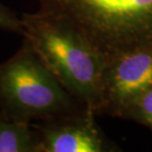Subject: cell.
I'll return each mask as SVG.
<instances>
[{
  "label": "cell",
  "instance_id": "277c9868",
  "mask_svg": "<svg viewBox=\"0 0 152 152\" xmlns=\"http://www.w3.org/2000/svg\"><path fill=\"white\" fill-rule=\"evenodd\" d=\"M152 88V50L118 56L103 66L100 113L126 117L133 104Z\"/></svg>",
  "mask_w": 152,
  "mask_h": 152
},
{
  "label": "cell",
  "instance_id": "3957f363",
  "mask_svg": "<svg viewBox=\"0 0 152 152\" xmlns=\"http://www.w3.org/2000/svg\"><path fill=\"white\" fill-rule=\"evenodd\" d=\"M66 91L26 39L0 63V112L27 123L45 121L85 108Z\"/></svg>",
  "mask_w": 152,
  "mask_h": 152
},
{
  "label": "cell",
  "instance_id": "52a82bcc",
  "mask_svg": "<svg viewBox=\"0 0 152 152\" xmlns=\"http://www.w3.org/2000/svg\"><path fill=\"white\" fill-rule=\"evenodd\" d=\"M126 118H133L152 130V88L133 104Z\"/></svg>",
  "mask_w": 152,
  "mask_h": 152
},
{
  "label": "cell",
  "instance_id": "7a4b0ae2",
  "mask_svg": "<svg viewBox=\"0 0 152 152\" xmlns=\"http://www.w3.org/2000/svg\"><path fill=\"white\" fill-rule=\"evenodd\" d=\"M23 38L62 87L85 108L100 113L103 62L67 26L36 12L21 17Z\"/></svg>",
  "mask_w": 152,
  "mask_h": 152
},
{
  "label": "cell",
  "instance_id": "8992f818",
  "mask_svg": "<svg viewBox=\"0 0 152 152\" xmlns=\"http://www.w3.org/2000/svg\"><path fill=\"white\" fill-rule=\"evenodd\" d=\"M0 152H39V136L33 124L0 112Z\"/></svg>",
  "mask_w": 152,
  "mask_h": 152
},
{
  "label": "cell",
  "instance_id": "ba28073f",
  "mask_svg": "<svg viewBox=\"0 0 152 152\" xmlns=\"http://www.w3.org/2000/svg\"><path fill=\"white\" fill-rule=\"evenodd\" d=\"M0 30L23 35L21 18L0 2Z\"/></svg>",
  "mask_w": 152,
  "mask_h": 152
},
{
  "label": "cell",
  "instance_id": "5b68a950",
  "mask_svg": "<svg viewBox=\"0 0 152 152\" xmlns=\"http://www.w3.org/2000/svg\"><path fill=\"white\" fill-rule=\"evenodd\" d=\"M87 108L33 124L39 136V152H108L114 147Z\"/></svg>",
  "mask_w": 152,
  "mask_h": 152
},
{
  "label": "cell",
  "instance_id": "6da1fadb",
  "mask_svg": "<svg viewBox=\"0 0 152 152\" xmlns=\"http://www.w3.org/2000/svg\"><path fill=\"white\" fill-rule=\"evenodd\" d=\"M38 12L67 26L102 60L152 50V0H38Z\"/></svg>",
  "mask_w": 152,
  "mask_h": 152
}]
</instances>
